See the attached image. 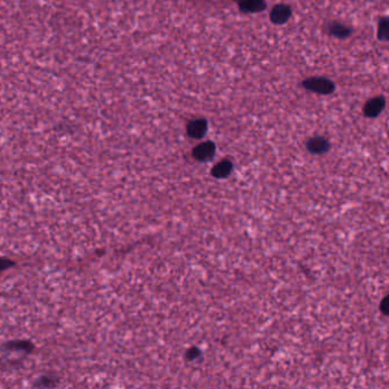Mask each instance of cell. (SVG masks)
<instances>
[{
	"mask_svg": "<svg viewBox=\"0 0 389 389\" xmlns=\"http://www.w3.org/2000/svg\"><path fill=\"white\" fill-rule=\"evenodd\" d=\"M303 86L305 88L314 92L316 94H321V95H329V94L333 93L334 83L331 80L323 78V77H313L310 79H306L303 82Z\"/></svg>",
	"mask_w": 389,
	"mask_h": 389,
	"instance_id": "1",
	"label": "cell"
},
{
	"mask_svg": "<svg viewBox=\"0 0 389 389\" xmlns=\"http://www.w3.org/2000/svg\"><path fill=\"white\" fill-rule=\"evenodd\" d=\"M187 135L199 140L206 135L208 130V123L205 119H194L187 123Z\"/></svg>",
	"mask_w": 389,
	"mask_h": 389,
	"instance_id": "2",
	"label": "cell"
},
{
	"mask_svg": "<svg viewBox=\"0 0 389 389\" xmlns=\"http://www.w3.org/2000/svg\"><path fill=\"white\" fill-rule=\"evenodd\" d=\"M216 152V145L212 141H205V143L200 144L193 150V156L194 159L199 160V161H207L210 160L214 155Z\"/></svg>",
	"mask_w": 389,
	"mask_h": 389,
	"instance_id": "3",
	"label": "cell"
},
{
	"mask_svg": "<svg viewBox=\"0 0 389 389\" xmlns=\"http://www.w3.org/2000/svg\"><path fill=\"white\" fill-rule=\"evenodd\" d=\"M385 105H386V101H385L384 97H374L365 104L364 114L368 118H376L383 112Z\"/></svg>",
	"mask_w": 389,
	"mask_h": 389,
	"instance_id": "4",
	"label": "cell"
},
{
	"mask_svg": "<svg viewBox=\"0 0 389 389\" xmlns=\"http://www.w3.org/2000/svg\"><path fill=\"white\" fill-rule=\"evenodd\" d=\"M291 16V8L288 5H278L272 9L271 21L275 24H284Z\"/></svg>",
	"mask_w": 389,
	"mask_h": 389,
	"instance_id": "5",
	"label": "cell"
},
{
	"mask_svg": "<svg viewBox=\"0 0 389 389\" xmlns=\"http://www.w3.org/2000/svg\"><path fill=\"white\" fill-rule=\"evenodd\" d=\"M330 143L324 137H313L307 141V150L314 154H323L328 152Z\"/></svg>",
	"mask_w": 389,
	"mask_h": 389,
	"instance_id": "6",
	"label": "cell"
},
{
	"mask_svg": "<svg viewBox=\"0 0 389 389\" xmlns=\"http://www.w3.org/2000/svg\"><path fill=\"white\" fill-rule=\"evenodd\" d=\"M239 3L240 9L245 13H257L261 12L266 7L265 0H234Z\"/></svg>",
	"mask_w": 389,
	"mask_h": 389,
	"instance_id": "7",
	"label": "cell"
},
{
	"mask_svg": "<svg viewBox=\"0 0 389 389\" xmlns=\"http://www.w3.org/2000/svg\"><path fill=\"white\" fill-rule=\"evenodd\" d=\"M233 165L228 160H223L219 163H217L212 169V176L217 178H225L232 173Z\"/></svg>",
	"mask_w": 389,
	"mask_h": 389,
	"instance_id": "8",
	"label": "cell"
},
{
	"mask_svg": "<svg viewBox=\"0 0 389 389\" xmlns=\"http://www.w3.org/2000/svg\"><path fill=\"white\" fill-rule=\"evenodd\" d=\"M329 32L334 37L338 38H346L352 34V29L346 27V25L338 23V22H332L329 25Z\"/></svg>",
	"mask_w": 389,
	"mask_h": 389,
	"instance_id": "9",
	"label": "cell"
},
{
	"mask_svg": "<svg viewBox=\"0 0 389 389\" xmlns=\"http://www.w3.org/2000/svg\"><path fill=\"white\" fill-rule=\"evenodd\" d=\"M378 38L380 40L388 39V20L383 19L379 22V30H378Z\"/></svg>",
	"mask_w": 389,
	"mask_h": 389,
	"instance_id": "10",
	"label": "cell"
},
{
	"mask_svg": "<svg viewBox=\"0 0 389 389\" xmlns=\"http://www.w3.org/2000/svg\"><path fill=\"white\" fill-rule=\"evenodd\" d=\"M7 347L9 348H16V350H24V351H29L30 348L32 347L30 343H10L7 345Z\"/></svg>",
	"mask_w": 389,
	"mask_h": 389,
	"instance_id": "11",
	"label": "cell"
},
{
	"mask_svg": "<svg viewBox=\"0 0 389 389\" xmlns=\"http://www.w3.org/2000/svg\"><path fill=\"white\" fill-rule=\"evenodd\" d=\"M14 263L9 259H3V258H0V271L6 270V268H9L10 266H13Z\"/></svg>",
	"mask_w": 389,
	"mask_h": 389,
	"instance_id": "12",
	"label": "cell"
},
{
	"mask_svg": "<svg viewBox=\"0 0 389 389\" xmlns=\"http://www.w3.org/2000/svg\"><path fill=\"white\" fill-rule=\"evenodd\" d=\"M186 356H187V358H190V359H195V358H198L199 356H200V351L198 350V348H195V347L191 348V350L187 352Z\"/></svg>",
	"mask_w": 389,
	"mask_h": 389,
	"instance_id": "13",
	"label": "cell"
},
{
	"mask_svg": "<svg viewBox=\"0 0 389 389\" xmlns=\"http://www.w3.org/2000/svg\"><path fill=\"white\" fill-rule=\"evenodd\" d=\"M387 304H388V299H387V298H385L384 301H383V305H381V308H383V312L385 313V314H388Z\"/></svg>",
	"mask_w": 389,
	"mask_h": 389,
	"instance_id": "14",
	"label": "cell"
}]
</instances>
